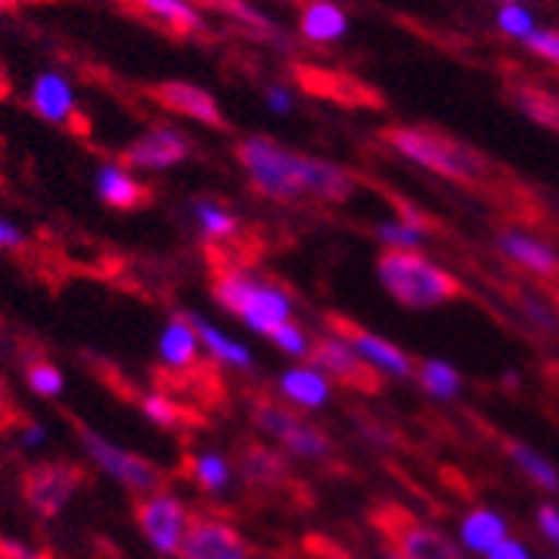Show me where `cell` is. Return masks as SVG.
I'll return each mask as SVG.
<instances>
[{
	"label": "cell",
	"instance_id": "4316f807",
	"mask_svg": "<svg viewBox=\"0 0 559 559\" xmlns=\"http://www.w3.org/2000/svg\"><path fill=\"white\" fill-rule=\"evenodd\" d=\"M191 215H194L201 235H205L209 241H225V238H231L238 231L235 215L225 205H218V201H212V198H198L191 205Z\"/></svg>",
	"mask_w": 559,
	"mask_h": 559
},
{
	"label": "cell",
	"instance_id": "277c9868",
	"mask_svg": "<svg viewBox=\"0 0 559 559\" xmlns=\"http://www.w3.org/2000/svg\"><path fill=\"white\" fill-rule=\"evenodd\" d=\"M212 288L222 309L235 312L238 319H245L248 329H255L262 335H272L292 316V301L285 292H278L269 282L251 278L238 265H228L218 251L212 255Z\"/></svg>",
	"mask_w": 559,
	"mask_h": 559
},
{
	"label": "cell",
	"instance_id": "6da1fadb",
	"mask_svg": "<svg viewBox=\"0 0 559 559\" xmlns=\"http://www.w3.org/2000/svg\"><path fill=\"white\" fill-rule=\"evenodd\" d=\"M238 162L251 185L275 201H345L355 191L352 175L338 165L305 158L298 151L262 134H251L238 144Z\"/></svg>",
	"mask_w": 559,
	"mask_h": 559
},
{
	"label": "cell",
	"instance_id": "7c38bea8",
	"mask_svg": "<svg viewBox=\"0 0 559 559\" xmlns=\"http://www.w3.org/2000/svg\"><path fill=\"white\" fill-rule=\"evenodd\" d=\"M178 556L181 559H251V549L235 526L212 520V516H191Z\"/></svg>",
	"mask_w": 559,
	"mask_h": 559
},
{
	"label": "cell",
	"instance_id": "cb8c5ba5",
	"mask_svg": "<svg viewBox=\"0 0 559 559\" xmlns=\"http://www.w3.org/2000/svg\"><path fill=\"white\" fill-rule=\"evenodd\" d=\"M460 536H463L466 549H473V552H492L502 539H510V536H506L502 516H496L492 510H473L463 520Z\"/></svg>",
	"mask_w": 559,
	"mask_h": 559
},
{
	"label": "cell",
	"instance_id": "5bb4252c",
	"mask_svg": "<svg viewBox=\"0 0 559 559\" xmlns=\"http://www.w3.org/2000/svg\"><path fill=\"white\" fill-rule=\"evenodd\" d=\"M151 97H155L162 108H168V111H175L181 118H191L198 124H209V128H222L225 124L215 94H209L205 87H198V84L162 81V84L151 87Z\"/></svg>",
	"mask_w": 559,
	"mask_h": 559
},
{
	"label": "cell",
	"instance_id": "484cf974",
	"mask_svg": "<svg viewBox=\"0 0 559 559\" xmlns=\"http://www.w3.org/2000/svg\"><path fill=\"white\" fill-rule=\"evenodd\" d=\"M506 452H510V460L523 469V476H526L530 483H536V486L546 489V492H559V473H556V466H552L549 460H543V455H539L536 449H530V445L510 439V442H506Z\"/></svg>",
	"mask_w": 559,
	"mask_h": 559
},
{
	"label": "cell",
	"instance_id": "83f0119b",
	"mask_svg": "<svg viewBox=\"0 0 559 559\" xmlns=\"http://www.w3.org/2000/svg\"><path fill=\"white\" fill-rule=\"evenodd\" d=\"M212 8H222L231 21H238V24H245V31L248 34H255V37H262V40H285L282 37V31L275 27V21L272 17H265L262 11H255L248 4V0H212Z\"/></svg>",
	"mask_w": 559,
	"mask_h": 559
},
{
	"label": "cell",
	"instance_id": "ba28073f",
	"mask_svg": "<svg viewBox=\"0 0 559 559\" xmlns=\"http://www.w3.org/2000/svg\"><path fill=\"white\" fill-rule=\"evenodd\" d=\"M87 473L78 463H37L24 473L21 492L37 516H58L84 486Z\"/></svg>",
	"mask_w": 559,
	"mask_h": 559
},
{
	"label": "cell",
	"instance_id": "836d02e7",
	"mask_svg": "<svg viewBox=\"0 0 559 559\" xmlns=\"http://www.w3.org/2000/svg\"><path fill=\"white\" fill-rule=\"evenodd\" d=\"M272 342L288 352V355H309V338H305V332L295 325V322H285L272 332Z\"/></svg>",
	"mask_w": 559,
	"mask_h": 559
},
{
	"label": "cell",
	"instance_id": "7402d4cb",
	"mask_svg": "<svg viewBox=\"0 0 559 559\" xmlns=\"http://www.w3.org/2000/svg\"><path fill=\"white\" fill-rule=\"evenodd\" d=\"M162 359L171 369H194L198 366V335L188 316H178L162 335Z\"/></svg>",
	"mask_w": 559,
	"mask_h": 559
},
{
	"label": "cell",
	"instance_id": "d6a6232c",
	"mask_svg": "<svg viewBox=\"0 0 559 559\" xmlns=\"http://www.w3.org/2000/svg\"><path fill=\"white\" fill-rule=\"evenodd\" d=\"M379 238L389 245V248H409V251H416V245L423 241V231L419 228H413V225H405V222H399V225H379Z\"/></svg>",
	"mask_w": 559,
	"mask_h": 559
},
{
	"label": "cell",
	"instance_id": "b9f144b4",
	"mask_svg": "<svg viewBox=\"0 0 559 559\" xmlns=\"http://www.w3.org/2000/svg\"><path fill=\"white\" fill-rule=\"evenodd\" d=\"M21 0H0V11H11V8H17Z\"/></svg>",
	"mask_w": 559,
	"mask_h": 559
},
{
	"label": "cell",
	"instance_id": "52a82bcc",
	"mask_svg": "<svg viewBox=\"0 0 559 559\" xmlns=\"http://www.w3.org/2000/svg\"><path fill=\"white\" fill-rule=\"evenodd\" d=\"M78 436H81V442H84V449H87L91 460H94L100 469H105L111 479H118L124 489L141 492V496L162 492V473H158V466H151L147 460H141V455H134V452H128V449L108 442L105 436L91 432L87 426H78Z\"/></svg>",
	"mask_w": 559,
	"mask_h": 559
},
{
	"label": "cell",
	"instance_id": "8fae6325",
	"mask_svg": "<svg viewBox=\"0 0 559 559\" xmlns=\"http://www.w3.org/2000/svg\"><path fill=\"white\" fill-rule=\"evenodd\" d=\"M325 322H329L332 335H338L342 342H348L376 372L395 376V379H409V376L416 372L413 359H409V355H405L399 345H392L389 338H382V335L362 329L359 322H352V319H345V316H329Z\"/></svg>",
	"mask_w": 559,
	"mask_h": 559
},
{
	"label": "cell",
	"instance_id": "e0dca14e",
	"mask_svg": "<svg viewBox=\"0 0 559 559\" xmlns=\"http://www.w3.org/2000/svg\"><path fill=\"white\" fill-rule=\"evenodd\" d=\"M496 248L502 251L513 265L526 269L530 275L543 278V282H556L559 278V255L539 238L523 235V231H499Z\"/></svg>",
	"mask_w": 559,
	"mask_h": 559
},
{
	"label": "cell",
	"instance_id": "7bdbcfd3",
	"mask_svg": "<svg viewBox=\"0 0 559 559\" xmlns=\"http://www.w3.org/2000/svg\"><path fill=\"white\" fill-rule=\"evenodd\" d=\"M278 4H301V0H278Z\"/></svg>",
	"mask_w": 559,
	"mask_h": 559
},
{
	"label": "cell",
	"instance_id": "d590c367",
	"mask_svg": "<svg viewBox=\"0 0 559 559\" xmlns=\"http://www.w3.org/2000/svg\"><path fill=\"white\" fill-rule=\"evenodd\" d=\"M499 24H502V31L520 34V37H530V34H533L530 14H523V11H516V8H506V11L499 14Z\"/></svg>",
	"mask_w": 559,
	"mask_h": 559
},
{
	"label": "cell",
	"instance_id": "74e56055",
	"mask_svg": "<svg viewBox=\"0 0 559 559\" xmlns=\"http://www.w3.org/2000/svg\"><path fill=\"white\" fill-rule=\"evenodd\" d=\"M24 231L14 228L8 218H0V251H14V248H24Z\"/></svg>",
	"mask_w": 559,
	"mask_h": 559
},
{
	"label": "cell",
	"instance_id": "603a6c76",
	"mask_svg": "<svg viewBox=\"0 0 559 559\" xmlns=\"http://www.w3.org/2000/svg\"><path fill=\"white\" fill-rule=\"evenodd\" d=\"M282 392L305 409H319L329 402V382L319 369H288L282 376Z\"/></svg>",
	"mask_w": 559,
	"mask_h": 559
},
{
	"label": "cell",
	"instance_id": "7a4b0ae2",
	"mask_svg": "<svg viewBox=\"0 0 559 559\" xmlns=\"http://www.w3.org/2000/svg\"><path fill=\"white\" fill-rule=\"evenodd\" d=\"M382 141L405 162L429 168L439 178L460 181V185H486L489 181L486 155H479V151H473L469 144L455 141L449 134H439L429 128H385Z\"/></svg>",
	"mask_w": 559,
	"mask_h": 559
},
{
	"label": "cell",
	"instance_id": "f546056e",
	"mask_svg": "<svg viewBox=\"0 0 559 559\" xmlns=\"http://www.w3.org/2000/svg\"><path fill=\"white\" fill-rule=\"evenodd\" d=\"M191 476H194L198 486H205L212 492L225 489L228 479H231L228 463L222 460V455H215V452H205V455H198V460H191Z\"/></svg>",
	"mask_w": 559,
	"mask_h": 559
},
{
	"label": "cell",
	"instance_id": "ffe728a7",
	"mask_svg": "<svg viewBox=\"0 0 559 559\" xmlns=\"http://www.w3.org/2000/svg\"><path fill=\"white\" fill-rule=\"evenodd\" d=\"M241 473H245V479L251 483V486H262V489H269V492H278V489H285L288 483H292V476H288V466H285V460L278 452H272V449H265V445H245V452H241Z\"/></svg>",
	"mask_w": 559,
	"mask_h": 559
},
{
	"label": "cell",
	"instance_id": "60d3db41",
	"mask_svg": "<svg viewBox=\"0 0 559 559\" xmlns=\"http://www.w3.org/2000/svg\"><path fill=\"white\" fill-rule=\"evenodd\" d=\"M4 402H8V389H4V382H0V409H4ZM0 426H4V419H0Z\"/></svg>",
	"mask_w": 559,
	"mask_h": 559
},
{
	"label": "cell",
	"instance_id": "5b68a950",
	"mask_svg": "<svg viewBox=\"0 0 559 559\" xmlns=\"http://www.w3.org/2000/svg\"><path fill=\"white\" fill-rule=\"evenodd\" d=\"M372 526L385 536L389 552L399 559H463L460 546H455L445 533L423 523L409 510H402L395 502H382L372 510Z\"/></svg>",
	"mask_w": 559,
	"mask_h": 559
},
{
	"label": "cell",
	"instance_id": "1f68e13d",
	"mask_svg": "<svg viewBox=\"0 0 559 559\" xmlns=\"http://www.w3.org/2000/svg\"><path fill=\"white\" fill-rule=\"evenodd\" d=\"M27 385H31L37 395H58V392L64 389V376H61L58 366H50V362L37 359V362L27 366Z\"/></svg>",
	"mask_w": 559,
	"mask_h": 559
},
{
	"label": "cell",
	"instance_id": "2e32d148",
	"mask_svg": "<svg viewBox=\"0 0 559 559\" xmlns=\"http://www.w3.org/2000/svg\"><path fill=\"white\" fill-rule=\"evenodd\" d=\"M31 108L50 124H71L78 115V97L61 71H40L31 84Z\"/></svg>",
	"mask_w": 559,
	"mask_h": 559
},
{
	"label": "cell",
	"instance_id": "9a60e30c",
	"mask_svg": "<svg viewBox=\"0 0 559 559\" xmlns=\"http://www.w3.org/2000/svg\"><path fill=\"white\" fill-rule=\"evenodd\" d=\"M131 11L175 37H198L209 31V17L194 0H128Z\"/></svg>",
	"mask_w": 559,
	"mask_h": 559
},
{
	"label": "cell",
	"instance_id": "4dcf8cb0",
	"mask_svg": "<svg viewBox=\"0 0 559 559\" xmlns=\"http://www.w3.org/2000/svg\"><path fill=\"white\" fill-rule=\"evenodd\" d=\"M141 409H144V416L151 423H158L165 429H178L185 423V409H181V405L171 395H165V392L162 395H144L141 399Z\"/></svg>",
	"mask_w": 559,
	"mask_h": 559
},
{
	"label": "cell",
	"instance_id": "8992f818",
	"mask_svg": "<svg viewBox=\"0 0 559 559\" xmlns=\"http://www.w3.org/2000/svg\"><path fill=\"white\" fill-rule=\"evenodd\" d=\"M251 419H255L272 439H278L288 452L305 455V460H325L332 452V442L325 432H319L309 419L295 416L288 405H282L275 399L259 395L251 402Z\"/></svg>",
	"mask_w": 559,
	"mask_h": 559
},
{
	"label": "cell",
	"instance_id": "30bf717a",
	"mask_svg": "<svg viewBox=\"0 0 559 559\" xmlns=\"http://www.w3.org/2000/svg\"><path fill=\"white\" fill-rule=\"evenodd\" d=\"M134 520H138L144 539L158 552H165V556L181 552V539H185V530H188V513H185L181 499H175L168 492L141 496Z\"/></svg>",
	"mask_w": 559,
	"mask_h": 559
},
{
	"label": "cell",
	"instance_id": "f1b7e54d",
	"mask_svg": "<svg viewBox=\"0 0 559 559\" xmlns=\"http://www.w3.org/2000/svg\"><path fill=\"white\" fill-rule=\"evenodd\" d=\"M419 385L429 395H436V399H452L455 392H460L463 379H460V372H455L452 366H445L439 359H429V362L419 366Z\"/></svg>",
	"mask_w": 559,
	"mask_h": 559
},
{
	"label": "cell",
	"instance_id": "f35d334b",
	"mask_svg": "<svg viewBox=\"0 0 559 559\" xmlns=\"http://www.w3.org/2000/svg\"><path fill=\"white\" fill-rule=\"evenodd\" d=\"M536 520H539V530L559 546V510H556V506H543Z\"/></svg>",
	"mask_w": 559,
	"mask_h": 559
},
{
	"label": "cell",
	"instance_id": "e575fe53",
	"mask_svg": "<svg viewBox=\"0 0 559 559\" xmlns=\"http://www.w3.org/2000/svg\"><path fill=\"white\" fill-rule=\"evenodd\" d=\"M526 44H530V50H536L539 58L559 64V34L556 31H536L526 37Z\"/></svg>",
	"mask_w": 559,
	"mask_h": 559
},
{
	"label": "cell",
	"instance_id": "d6986e66",
	"mask_svg": "<svg viewBox=\"0 0 559 559\" xmlns=\"http://www.w3.org/2000/svg\"><path fill=\"white\" fill-rule=\"evenodd\" d=\"M298 31L312 44H332L348 31V17L342 8L332 4V0H301Z\"/></svg>",
	"mask_w": 559,
	"mask_h": 559
},
{
	"label": "cell",
	"instance_id": "d4e9b609",
	"mask_svg": "<svg viewBox=\"0 0 559 559\" xmlns=\"http://www.w3.org/2000/svg\"><path fill=\"white\" fill-rule=\"evenodd\" d=\"M188 322H191V329H194V335L205 342V348L215 355L218 362H225V366H235V369H251V352L245 348V345H238L235 338H228V335H222L212 322H205L201 316H188Z\"/></svg>",
	"mask_w": 559,
	"mask_h": 559
},
{
	"label": "cell",
	"instance_id": "9c48e42d",
	"mask_svg": "<svg viewBox=\"0 0 559 559\" xmlns=\"http://www.w3.org/2000/svg\"><path fill=\"white\" fill-rule=\"evenodd\" d=\"M309 359L316 369H322V376L335 379L338 385L359 395H376L382 389L379 372L338 335H319L316 342H309Z\"/></svg>",
	"mask_w": 559,
	"mask_h": 559
},
{
	"label": "cell",
	"instance_id": "8d00e7d4",
	"mask_svg": "<svg viewBox=\"0 0 559 559\" xmlns=\"http://www.w3.org/2000/svg\"><path fill=\"white\" fill-rule=\"evenodd\" d=\"M265 100H269V108H272L275 115H288V111H292V91L282 87V84H269V87H265Z\"/></svg>",
	"mask_w": 559,
	"mask_h": 559
},
{
	"label": "cell",
	"instance_id": "ac0fdd59",
	"mask_svg": "<svg viewBox=\"0 0 559 559\" xmlns=\"http://www.w3.org/2000/svg\"><path fill=\"white\" fill-rule=\"evenodd\" d=\"M94 188H97V198L105 201L108 209H118V212H131V209H141L151 201V191L121 165L97 168Z\"/></svg>",
	"mask_w": 559,
	"mask_h": 559
},
{
	"label": "cell",
	"instance_id": "ab89813d",
	"mask_svg": "<svg viewBox=\"0 0 559 559\" xmlns=\"http://www.w3.org/2000/svg\"><path fill=\"white\" fill-rule=\"evenodd\" d=\"M489 559H530V552H526V546H520V543H513V539H502L492 552H486Z\"/></svg>",
	"mask_w": 559,
	"mask_h": 559
},
{
	"label": "cell",
	"instance_id": "f6af8a7d",
	"mask_svg": "<svg viewBox=\"0 0 559 559\" xmlns=\"http://www.w3.org/2000/svg\"><path fill=\"white\" fill-rule=\"evenodd\" d=\"M510 4H513V0H510Z\"/></svg>",
	"mask_w": 559,
	"mask_h": 559
},
{
	"label": "cell",
	"instance_id": "4fadbf2b",
	"mask_svg": "<svg viewBox=\"0 0 559 559\" xmlns=\"http://www.w3.org/2000/svg\"><path fill=\"white\" fill-rule=\"evenodd\" d=\"M188 155H191V141L178 128L162 124V128H151L141 138H134L124 147L121 158L128 168H138V171H165V168L188 162Z\"/></svg>",
	"mask_w": 559,
	"mask_h": 559
},
{
	"label": "cell",
	"instance_id": "ee69618b",
	"mask_svg": "<svg viewBox=\"0 0 559 559\" xmlns=\"http://www.w3.org/2000/svg\"><path fill=\"white\" fill-rule=\"evenodd\" d=\"M385 559H399V556L395 552H385Z\"/></svg>",
	"mask_w": 559,
	"mask_h": 559
},
{
	"label": "cell",
	"instance_id": "44dd1931",
	"mask_svg": "<svg viewBox=\"0 0 559 559\" xmlns=\"http://www.w3.org/2000/svg\"><path fill=\"white\" fill-rule=\"evenodd\" d=\"M510 94L526 118H533L543 128L559 131V97L552 91H546L533 81H510Z\"/></svg>",
	"mask_w": 559,
	"mask_h": 559
},
{
	"label": "cell",
	"instance_id": "3957f363",
	"mask_svg": "<svg viewBox=\"0 0 559 559\" xmlns=\"http://www.w3.org/2000/svg\"><path fill=\"white\" fill-rule=\"evenodd\" d=\"M376 272L382 288L405 309H436V305L455 301L466 292L452 272L409 248H385L376 262Z\"/></svg>",
	"mask_w": 559,
	"mask_h": 559
}]
</instances>
